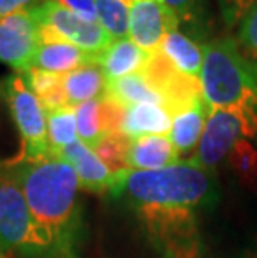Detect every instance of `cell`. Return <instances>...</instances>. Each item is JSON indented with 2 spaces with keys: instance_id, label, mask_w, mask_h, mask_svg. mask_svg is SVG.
<instances>
[{
  "instance_id": "obj_1",
  "label": "cell",
  "mask_w": 257,
  "mask_h": 258,
  "mask_svg": "<svg viewBox=\"0 0 257 258\" xmlns=\"http://www.w3.org/2000/svg\"><path fill=\"white\" fill-rule=\"evenodd\" d=\"M112 197L125 199L162 258H199L197 212L216 200L209 170L189 160L162 170H125L116 175Z\"/></svg>"
},
{
  "instance_id": "obj_2",
  "label": "cell",
  "mask_w": 257,
  "mask_h": 258,
  "mask_svg": "<svg viewBox=\"0 0 257 258\" xmlns=\"http://www.w3.org/2000/svg\"><path fill=\"white\" fill-rule=\"evenodd\" d=\"M24 194L48 248H67L79 220V177L67 162L48 155L14 163L10 173Z\"/></svg>"
},
{
  "instance_id": "obj_3",
  "label": "cell",
  "mask_w": 257,
  "mask_h": 258,
  "mask_svg": "<svg viewBox=\"0 0 257 258\" xmlns=\"http://www.w3.org/2000/svg\"><path fill=\"white\" fill-rule=\"evenodd\" d=\"M202 97L209 108L226 110L242 125L244 137L257 135V72L232 37L217 38L202 48Z\"/></svg>"
},
{
  "instance_id": "obj_4",
  "label": "cell",
  "mask_w": 257,
  "mask_h": 258,
  "mask_svg": "<svg viewBox=\"0 0 257 258\" xmlns=\"http://www.w3.org/2000/svg\"><path fill=\"white\" fill-rule=\"evenodd\" d=\"M5 100L22 139V148L14 163L24 160H40L52 155L47 139V110L39 97L27 87L20 74L10 75L4 82Z\"/></svg>"
},
{
  "instance_id": "obj_5",
  "label": "cell",
  "mask_w": 257,
  "mask_h": 258,
  "mask_svg": "<svg viewBox=\"0 0 257 258\" xmlns=\"http://www.w3.org/2000/svg\"><path fill=\"white\" fill-rule=\"evenodd\" d=\"M0 250L24 253L50 250L32 218L20 186L12 177H0Z\"/></svg>"
},
{
  "instance_id": "obj_6",
  "label": "cell",
  "mask_w": 257,
  "mask_h": 258,
  "mask_svg": "<svg viewBox=\"0 0 257 258\" xmlns=\"http://www.w3.org/2000/svg\"><path fill=\"white\" fill-rule=\"evenodd\" d=\"M32 12L39 24L52 27L65 40L95 57L97 62L106 48L114 42V38L104 30L99 22L82 20L62 5H59L56 0H42L40 4L32 7Z\"/></svg>"
},
{
  "instance_id": "obj_7",
  "label": "cell",
  "mask_w": 257,
  "mask_h": 258,
  "mask_svg": "<svg viewBox=\"0 0 257 258\" xmlns=\"http://www.w3.org/2000/svg\"><path fill=\"white\" fill-rule=\"evenodd\" d=\"M140 74L152 89L161 93L171 115H176L204 98L200 80L179 72L161 50L152 53Z\"/></svg>"
},
{
  "instance_id": "obj_8",
  "label": "cell",
  "mask_w": 257,
  "mask_h": 258,
  "mask_svg": "<svg viewBox=\"0 0 257 258\" xmlns=\"http://www.w3.org/2000/svg\"><path fill=\"white\" fill-rule=\"evenodd\" d=\"M39 45V20L32 7L0 19V62L24 74L34 67Z\"/></svg>"
},
{
  "instance_id": "obj_9",
  "label": "cell",
  "mask_w": 257,
  "mask_h": 258,
  "mask_svg": "<svg viewBox=\"0 0 257 258\" xmlns=\"http://www.w3.org/2000/svg\"><path fill=\"white\" fill-rule=\"evenodd\" d=\"M179 15L161 0H132L129 9V38L147 53H156L167 34L177 30Z\"/></svg>"
},
{
  "instance_id": "obj_10",
  "label": "cell",
  "mask_w": 257,
  "mask_h": 258,
  "mask_svg": "<svg viewBox=\"0 0 257 258\" xmlns=\"http://www.w3.org/2000/svg\"><path fill=\"white\" fill-rule=\"evenodd\" d=\"M240 135H244L242 125L232 113L211 108L199 145L189 162L211 172L231 153Z\"/></svg>"
},
{
  "instance_id": "obj_11",
  "label": "cell",
  "mask_w": 257,
  "mask_h": 258,
  "mask_svg": "<svg viewBox=\"0 0 257 258\" xmlns=\"http://www.w3.org/2000/svg\"><path fill=\"white\" fill-rule=\"evenodd\" d=\"M57 158L67 162L75 170L82 188L95 191V194L111 191L116 175L109 172V168L100 162L95 152L87 147L84 142L75 140L74 144L62 148Z\"/></svg>"
},
{
  "instance_id": "obj_12",
  "label": "cell",
  "mask_w": 257,
  "mask_h": 258,
  "mask_svg": "<svg viewBox=\"0 0 257 258\" xmlns=\"http://www.w3.org/2000/svg\"><path fill=\"white\" fill-rule=\"evenodd\" d=\"M127 162L132 170H162L180 163V155L164 135H142L130 142Z\"/></svg>"
},
{
  "instance_id": "obj_13",
  "label": "cell",
  "mask_w": 257,
  "mask_h": 258,
  "mask_svg": "<svg viewBox=\"0 0 257 258\" xmlns=\"http://www.w3.org/2000/svg\"><path fill=\"white\" fill-rule=\"evenodd\" d=\"M209 110L211 108L205 100L200 98L194 105L172 115V128L169 134V140L176 147L180 157L194 155L202 132H204L207 117H209Z\"/></svg>"
},
{
  "instance_id": "obj_14",
  "label": "cell",
  "mask_w": 257,
  "mask_h": 258,
  "mask_svg": "<svg viewBox=\"0 0 257 258\" xmlns=\"http://www.w3.org/2000/svg\"><path fill=\"white\" fill-rule=\"evenodd\" d=\"M149 58L150 53L144 52L129 37H125L114 40L106 48L99 58V65L104 70L106 80L111 82L127 75L140 74Z\"/></svg>"
},
{
  "instance_id": "obj_15",
  "label": "cell",
  "mask_w": 257,
  "mask_h": 258,
  "mask_svg": "<svg viewBox=\"0 0 257 258\" xmlns=\"http://www.w3.org/2000/svg\"><path fill=\"white\" fill-rule=\"evenodd\" d=\"M99 63L95 57L84 52L69 40L40 43L34 57V67L52 74H70L84 65Z\"/></svg>"
},
{
  "instance_id": "obj_16",
  "label": "cell",
  "mask_w": 257,
  "mask_h": 258,
  "mask_svg": "<svg viewBox=\"0 0 257 258\" xmlns=\"http://www.w3.org/2000/svg\"><path fill=\"white\" fill-rule=\"evenodd\" d=\"M172 115L162 105L140 103L125 108L122 134L129 139H137L142 135H164L171 134Z\"/></svg>"
},
{
  "instance_id": "obj_17",
  "label": "cell",
  "mask_w": 257,
  "mask_h": 258,
  "mask_svg": "<svg viewBox=\"0 0 257 258\" xmlns=\"http://www.w3.org/2000/svg\"><path fill=\"white\" fill-rule=\"evenodd\" d=\"M161 52L171 60V63L179 72L194 77V79L200 77L204 52L192 38L184 35L182 32L174 30L167 34L161 45Z\"/></svg>"
},
{
  "instance_id": "obj_18",
  "label": "cell",
  "mask_w": 257,
  "mask_h": 258,
  "mask_svg": "<svg viewBox=\"0 0 257 258\" xmlns=\"http://www.w3.org/2000/svg\"><path fill=\"white\" fill-rule=\"evenodd\" d=\"M106 75L99 63L84 65L64 75V87L70 105H79L92 98H100L106 92Z\"/></svg>"
},
{
  "instance_id": "obj_19",
  "label": "cell",
  "mask_w": 257,
  "mask_h": 258,
  "mask_svg": "<svg viewBox=\"0 0 257 258\" xmlns=\"http://www.w3.org/2000/svg\"><path fill=\"white\" fill-rule=\"evenodd\" d=\"M104 95L117 100L124 107L140 105V103H152V105L166 107L161 93L152 89L149 82L142 77V74L127 75L122 77V79L107 82Z\"/></svg>"
},
{
  "instance_id": "obj_20",
  "label": "cell",
  "mask_w": 257,
  "mask_h": 258,
  "mask_svg": "<svg viewBox=\"0 0 257 258\" xmlns=\"http://www.w3.org/2000/svg\"><path fill=\"white\" fill-rule=\"evenodd\" d=\"M47 139L48 150L54 157L77 139V122H75V105H67L59 110L47 112Z\"/></svg>"
},
{
  "instance_id": "obj_21",
  "label": "cell",
  "mask_w": 257,
  "mask_h": 258,
  "mask_svg": "<svg viewBox=\"0 0 257 258\" xmlns=\"http://www.w3.org/2000/svg\"><path fill=\"white\" fill-rule=\"evenodd\" d=\"M97 22L114 40L129 37V0H94Z\"/></svg>"
},
{
  "instance_id": "obj_22",
  "label": "cell",
  "mask_w": 257,
  "mask_h": 258,
  "mask_svg": "<svg viewBox=\"0 0 257 258\" xmlns=\"http://www.w3.org/2000/svg\"><path fill=\"white\" fill-rule=\"evenodd\" d=\"M75 122H77L79 140L94 150L104 139L100 125V98H92L75 105Z\"/></svg>"
},
{
  "instance_id": "obj_23",
  "label": "cell",
  "mask_w": 257,
  "mask_h": 258,
  "mask_svg": "<svg viewBox=\"0 0 257 258\" xmlns=\"http://www.w3.org/2000/svg\"><path fill=\"white\" fill-rule=\"evenodd\" d=\"M132 139H129L127 135H111L104 137L102 142L94 148L95 155L100 158V162L109 168V172L112 175H119L130 170L127 162V152L130 147Z\"/></svg>"
},
{
  "instance_id": "obj_24",
  "label": "cell",
  "mask_w": 257,
  "mask_h": 258,
  "mask_svg": "<svg viewBox=\"0 0 257 258\" xmlns=\"http://www.w3.org/2000/svg\"><path fill=\"white\" fill-rule=\"evenodd\" d=\"M229 163L245 186L257 191V150L249 140L239 139L229 153Z\"/></svg>"
},
{
  "instance_id": "obj_25",
  "label": "cell",
  "mask_w": 257,
  "mask_h": 258,
  "mask_svg": "<svg viewBox=\"0 0 257 258\" xmlns=\"http://www.w3.org/2000/svg\"><path fill=\"white\" fill-rule=\"evenodd\" d=\"M237 45L244 58L252 65L257 72V2L240 20Z\"/></svg>"
},
{
  "instance_id": "obj_26",
  "label": "cell",
  "mask_w": 257,
  "mask_h": 258,
  "mask_svg": "<svg viewBox=\"0 0 257 258\" xmlns=\"http://www.w3.org/2000/svg\"><path fill=\"white\" fill-rule=\"evenodd\" d=\"M125 108L122 103H119L114 98L102 95L100 97V125L104 137L120 135L122 134V122Z\"/></svg>"
},
{
  "instance_id": "obj_27",
  "label": "cell",
  "mask_w": 257,
  "mask_h": 258,
  "mask_svg": "<svg viewBox=\"0 0 257 258\" xmlns=\"http://www.w3.org/2000/svg\"><path fill=\"white\" fill-rule=\"evenodd\" d=\"M20 75L24 77L27 87H29L39 98L45 95L47 92H50L52 89H56L57 85H60L64 82V75L45 72V70H40L35 67L29 69L27 72L20 74Z\"/></svg>"
},
{
  "instance_id": "obj_28",
  "label": "cell",
  "mask_w": 257,
  "mask_h": 258,
  "mask_svg": "<svg viewBox=\"0 0 257 258\" xmlns=\"http://www.w3.org/2000/svg\"><path fill=\"white\" fill-rule=\"evenodd\" d=\"M217 2L224 22L231 29V27L240 24V20L245 17V14L249 12L257 0H217Z\"/></svg>"
},
{
  "instance_id": "obj_29",
  "label": "cell",
  "mask_w": 257,
  "mask_h": 258,
  "mask_svg": "<svg viewBox=\"0 0 257 258\" xmlns=\"http://www.w3.org/2000/svg\"><path fill=\"white\" fill-rule=\"evenodd\" d=\"M56 2L82 20L97 22V9L94 0H56Z\"/></svg>"
},
{
  "instance_id": "obj_30",
  "label": "cell",
  "mask_w": 257,
  "mask_h": 258,
  "mask_svg": "<svg viewBox=\"0 0 257 258\" xmlns=\"http://www.w3.org/2000/svg\"><path fill=\"white\" fill-rule=\"evenodd\" d=\"M161 2L167 5L169 9H172L180 20H190L200 5V0H161Z\"/></svg>"
},
{
  "instance_id": "obj_31",
  "label": "cell",
  "mask_w": 257,
  "mask_h": 258,
  "mask_svg": "<svg viewBox=\"0 0 257 258\" xmlns=\"http://www.w3.org/2000/svg\"><path fill=\"white\" fill-rule=\"evenodd\" d=\"M40 2L42 0H0V19L19 12L22 9H30Z\"/></svg>"
},
{
  "instance_id": "obj_32",
  "label": "cell",
  "mask_w": 257,
  "mask_h": 258,
  "mask_svg": "<svg viewBox=\"0 0 257 258\" xmlns=\"http://www.w3.org/2000/svg\"><path fill=\"white\" fill-rule=\"evenodd\" d=\"M247 258H257V243L252 246V248L249 250V253H247Z\"/></svg>"
}]
</instances>
